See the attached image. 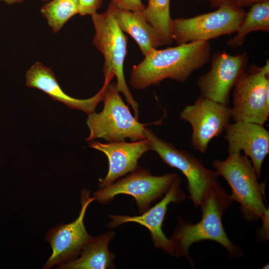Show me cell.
I'll return each mask as SVG.
<instances>
[{"label": "cell", "mask_w": 269, "mask_h": 269, "mask_svg": "<svg viewBox=\"0 0 269 269\" xmlns=\"http://www.w3.org/2000/svg\"><path fill=\"white\" fill-rule=\"evenodd\" d=\"M213 165L219 176L223 177L232 190L230 197L241 205L245 219L249 221L261 218L267 231L269 208L265 203L264 183H260L251 161L241 152L229 154L224 160L216 159Z\"/></svg>", "instance_id": "3"}, {"label": "cell", "mask_w": 269, "mask_h": 269, "mask_svg": "<svg viewBox=\"0 0 269 269\" xmlns=\"http://www.w3.org/2000/svg\"><path fill=\"white\" fill-rule=\"evenodd\" d=\"M118 7L132 11H144L145 6L141 0H111Z\"/></svg>", "instance_id": "23"}, {"label": "cell", "mask_w": 269, "mask_h": 269, "mask_svg": "<svg viewBox=\"0 0 269 269\" xmlns=\"http://www.w3.org/2000/svg\"><path fill=\"white\" fill-rule=\"evenodd\" d=\"M178 177L176 173L153 176L147 170L138 167L125 178L98 190L93 195L95 200L102 204L110 202L119 194L132 196L136 201L139 213L142 214L152 201L167 191Z\"/></svg>", "instance_id": "9"}, {"label": "cell", "mask_w": 269, "mask_h": 269, "mask_svg": "<svg viewBox=\"0 0 269 269\" xmlns=\"http://www.w3.org/2000/svg\"><path fill=\"white\" fill-rule=\"evenodd\" d=\"M263 269H269V264H267L265 266H264Z\"/></svg>", "instance_id": "27"}, {"label": "cell", "mask_w": 269, "mask_h": 269, "mask_svg": "<svg viewBox=\"0 0 269 269\" xmlns=\"http://www.w3.org/2000/svg\"><path fill=\"white\" fill-rule=\"evenodd\" d=\"M3 0L8 4H12L15 3H20L24 0Z\"/></svg>", "instance_id": "26"}, {"label": "cell", "mask_w": 269, "mask_h": 269, "mask_svg": "<svg viewBox=\"0 0 269 269\" xmlns=\"http://www.w3.org/2000/svg\"><path fill=\"white\" fill-rule=\"evenodd\" d=\"M110 3L119 27L133 38L143 55L164 45L158 32L146 20L143 11L126 10L111 1Z\"/></svg>", "instance_id": "17"}, {"label": "cell", "mask_w": 269, "mask_h": 269, "mask_svg": "<svg viewBox=\"0 0 269 269\" xmlns=\"http://www.w3.org/2000/svg\"><path fill=\"white\" fill-rule=\"evenodd\" d=\"M102 111L88 115L86 124L90 134L86 140L103 138L107 141H132L146 138L144 130L149 124H142L132 115L119 94L117 85L109 84L104 93Z\"/></svg>", "instance_id": "5"}, {"label": "cell", "mask_w": 269, "mask_h": 269, "mask_svg": "<svg viewBox=\"0 0 269 269\" xmlns=\"http://www.w3.org/2000/svg\"><path fill=\"white\" fill-rule=\"evenodd\" d=\"M79 13L81 15H92L97 12L102 4L103 0H78Z\"/></svg>", "instance_id": "22"}, {"label": "cell", "mask_w": 269, "mask_h": 269, "mask_svg": "<svg viewBox=\"0 0 269 269\" xmlns=\"http://www.w3.org/2000/svg\"><path fill=\"white\" fill-rule=\"evenodd\" d=\"M25 77L27 87L38 89L53 100L62 103L71 109L83 111L88 115L95 112L98 104L102 101L107 86L111 82L108 79H105L103 86L96 94L88 99H80L66 94L59 85L51 69L39 62H36L31 66L26 71Z\"/></svg>", "instance_id": "16"}, {"label": "cell", "mask_w": 269, "mask_h": 269, "mask_svg": "<svg viewBox=\"0 0 269 269\" xmlns=\"http://www.w3.org/2000/svg\"><path fill=\"white\" fill-rule=\"evenodd\" d=\"M235 2L241 7H250L252 5L269 0H234Z\"/></svg>", "instance_id": "24"}, {"label": "cell", "mask_w": 269, "mask_h": 269, "mask_svg": "<svg viewBox=\"0 0 269 269\" xmlns=\"http://www.w3.org/2000/svg\"></svg>", "instance_id": "29"}, {"label": "cell", "mask_w": 269, "mask_h": 269, "mask_svg": "<svg viewBox=\"0 0 269 269\" xmlns=\"http://www.w3.org/2000/svg\"><path fill=\"white\" fill-rule=\"evenodd\" d=\"M248 63L246 52L234 55L225 51L215 53L210 70L198 80L201 96L228 106L231 91L246 70Z\"/></svg>", "instance_id": "11"}, {"label": "cell", "mask_w": 269, "mask_h": 269, "mask_svg": "<svg viewBox=\"0 0 269 269\" xmlns=\"http://www.w3.org/2000/svg\"><path fill=\"white\" fill-rule=\"evenodd\" d=\"M180 118L191 126L192 147L204 153L210 141L221 135L230 123L231 110L228 106L201 96L183 109Z\"/></svg>", "instance_id": "10"}, {"label": "cell", "mask_w": 269, "mask_h": 269, "mask_svg": "<svg viewBox=\"0 0 269 269\" xmlns=\"http://www.w3.org/2000/svg\"><path fill=\"white\" fill-rule=\"evenodd\" d=\"M211 46L209 41H198L173 47L154 49L139 64L134 65L130 83L137 90L157 86L166 79L180 82L188 80L192 73L210 60Z\"/></svg>", "instance_id": "1"}, {"label": "cell", "mask_w": 269, "mask_h": 269, "mask_svg": "<svg viewBox=\"0 0 269 269\" xmlns=\"http://www.w3.org/2000/svg\"><path fill=\"white\" fill-rule=\"evenodd\" d=\"M231 119L264 125L269 116V61L246 70L234 87Z\"/></svg>", "instance_id": "8"}, {"label": "cell", "mask_w": 269, "mask_h": 269, "mask_svg": "<svg viewBox=\"0 0 269 269\" xmlns=\"http://www.w3.org/2000/svg\"><path fill=\"white\" fill-rule=\"evenodd\" d=\"M42 0L44 1H48L49 0Z\"/></svg>", "instance_id": "28"}, {"label": "cell", "mask_w": 269, "mask_h": 269, "mask_svg": "<svg viewBox=\"0 0 269 269\" xmlns=\"http://www.w3.org/2000/svg\"><path fill=\"white\" fill-rule=\"evenodd\" d=\"M89 146L103 152L108 159V172L104 178L100 179L101 188L113 183L119 178L135 170L138 167L137 162L140 157L150 150V142L147 138L131 142L125 140L106 143L92 141Z\"/></svg>", "instance_id": "15"}, {"label": "cell", "mask_w": 269, "mask_h": 269, "mask_svg": "<svg viewBox=\"0 0 269 269\" xmlns=\"http://www.w3.org/2000/svg\"><path fill=\"white\" fill-rule=\"evenodd\" d=\"M95 30L94 46L103 54L105 62L103 68L104 79L112 80L116 77L117 87L123 94L138 120V105L127 85L124 73V63L127 54L128 39L119 27L109 3L106 11L91 15Z\"/></svg>", "instance_id": "4"}, {"label": "cell", "mask_w": 269, "mask_h": 269, "mask_svg": "<svg viewBox=\"0 0 269 269\" xmlns=\"http://www.w3.org/2000/svg\"><path fill=\"white\" fill-rule=\"evenodd\" d=\"M40 12L54 33L58 32L73 16L79 13L78 0H52Z\"/></svg>", "instance_id": "21"}, {"label": "cell", "mask_w": 269, "mask_h": 269, "mask_svg": "<svg viewBox=\"0 0 269 269\" xmlns=\"http://www.w3.org/2000/svg\"><path fill=\"white\" fill-rule=\"evenodd\" d=\"M144 133L150 142V150L156 152L165 164L179 170L186 177L189 198L196 207H200L208 194L221 186L216 171L206 168L193 154L177 149L172 143L157 137L149 129Z\"/></svg>", "instance_id": "6"}, {"label": "cell", "mask_w": 269, "mask_h": 269, "mask_svg": "<svg viewBox=\"0 0 269 269\" xmlns=\"http://www.w3.org/2000/svg\"><path fill=\"white\" fill-rule=\"evenodd\" d=\"M232 202L230 196L221 187L212 190L203 202L200 207L202 218L199 222L193 224L179 218L170 239L173 248V256L186 257L192 264L189 255L191 246L201 241L211 240L224 247L231 258L241 257L243 255L241 249L229 240L222 222L223 214Z\"/></svg>", "instance_id": "2"}, {"label": "cell", "mask_w": 269, "mask_h": 269, "mask_svg": "<svg viewBox=\"0 0 269 269\" xmlns=\"http://www.w3.org/2000/svg\"><path fill=\"white\" fill-rule=\"evenodd\" d=\"M181 180L178 177L165 193L164 197L155 206L148 208L136 216L110 215L111 221L108 223L109 228H115L128 222H134L146 227L150 232L154 246L164 252L173 255V248L170 239H168L162 230L163 222L171 202H181L186 198L185 193L181 189Z\"/></svg>", "instance_id": "13"}, {"label": "cell", "mask_w": 269, "mask_h": 269, "mask_svg": "<svg viewBox=\"0 0 269 269\" xmlns=\"http://www.w3.org/2000/svg\"><path fill=\"white\" fill-rule=\"evenodd\" d=\"M246 12L235 1L226 2L217 9L188 18L172 19L171 35L177 45L209 41L236 32Z\"/></svg>", "instance_id": "7"}, {"label": "cell", "mask_w": 269, "mask_h": 269, "mask_svg": "<svg viewBox=\"0 0 269 269\" xmlns=\"http://www.w3.org/2000/svg\"><path fill=\"white\" fill-rule=\"evenodd\" d=\"M109 231L93 239L80 252V256L63 263L58 269H105L114 268L115 255L109 250V243L115 236Z\"/></svg>", "instance_id": "18"}, {"label": "cell", "mask_w": 269, "mask_h": 269, "mask_svg": "<svg viewBox=\"0 0 269 269\" xmlns=\"http://www.w3.org/2000/svg\"><path fill=\"white\" fill-rule=\"evenodd\" d=\"M211 5L215 8H218L222 4L231 1H235L234 0H209Z\"/></svg>", "instance_id": "25"}, {"label": "cell", "mask_w": 269, "mask_h": 269, "mask_svg": "<svg viewBox=\"0 0 269 269\" xmlns=\"http://www.w3.org/2000/svg\"><path fill=\"white\" fill-rule=\"evenodd\" d=\"M170 2V0H148L143 11L146 20L158 32L164 45L170 44L173 41Z\"/></svg>", "instance_id": "20"}, {"label": "cell", "mask_w": 269, "mask_h": 269, "mask_svg": "<svg viewBox=\"0 0 269 269\" xmlns=\"http://www.w3.org/2000/svg\"><path fill=\"white\" fill-rule=\"evenodd\" d=\"M233 38L228 40V45L236 48L244 43L246 36L255 31H269V1L255 3L250 6Z\"/></svg>", "instance_id": "19"}, {"label": "cell", "mask_w": 269, "mask_h": 269, "mask_svg": "<svg viewBox=\"0 0 269 269\" xmlns=\"http://www.w3.org/2000/svg\"><path fill=\"white\" fill-rule=\"evenodd\" d=\"M224 132L228 153L243 151L250 158L259 178L263 162L269 153V132L264 125L241 121L230 123Z\"/></svg>", "instance_id": "14"}, {"label": "cell", "mask_w": 269, "mask_h": 269, "mask_svg": "<svg viewBox=\"0 0 269 269\" xmlns=\"http://www.w3.org/2000/svg\"><path fill=\"white\" fill-rule=\"evenodd\" d=\"M94 200V197H90L88 190H82L78 217L71 223L59 225L47 233L45 240L50 244L52 253L43 269H50L75 259L93 239L85 229L84 218L88 206Z\"/></svg>", "instance_id": "12"}]
</instances>
